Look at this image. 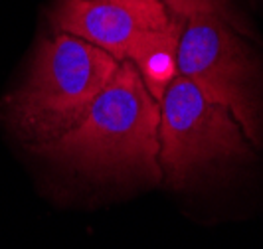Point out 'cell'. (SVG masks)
I'll return each instance as SVG.
<instances>
[{
    "label": "cell",
    "instance_id": "6da1fadb",
    "mask_svg": "<svg viewBox=\"0 0 263 249\" xmlns=\"http://www.w3.org/2000/svg\"><path fill=\"white\" fill-rule=\"evenodd\" d=\"M160 103L148 93L131 60L64 132L38 150L55 162L97 178L162 176L158 164Z\"/></svg>",
    "mask_w": 263,
    "mask_h": 249
},
{
    "label": "cell",
    "instance_id": "7a4b0ae2",
    "mask_svg": "<svg viewBox=\"0 0 263 249\" xmlns=\"http://www.w3.org/2000/svg\"><path fill=\"white\" fill-rule=\"evenodd\" d=\"M121 62L71 34L44 40L24 81L6 97V117L24 139L64 132L115 78Z\"/></svg>",
    "mask_w": 263,
    "mask_h": 249
},
{
    "label": "cell",
    "instance_id": "3957f363",
    "mask_svg": "<svg viewBox=\"0 0 263 249\" xmlns=\"http://www.w3.org/2000/svg\"><path fill=\"white\" fill-rule=\"evenodd\" d=\"M241 131L224 105L178 73L160 101V170L174 188H182L202 172L250 157Z\"/></svg>",
    "mask_w": 263,
    "mask_h": 249
},
{
    "label": "cell",
    "instance_id": "277c9868",
    "mask_svg": "<svg viewBox=\"0 0 263 249\" xmlns=\"http://www.w3.org/2000/svg\"><path fill=\"white\" fill-rule=\"evenodd\" d=\"M178 73L224 105L251 141H257L259 67L230 22L212 14L186 18L178 44Z\"/></svg>",
    "mask_w": 263,
    "mask_h": 249
},
{
    "label": "cell",
    "instance_id": "5b68a950",
    "mask_svg": "<svg viewBox=\"0 0 263 249\" xmlns=\"http://www.w3.org/2000/svg\"><path fill=\"white\" fill-rule=\"evenodd\" d=\"M55 34H71L127 60L131 46L151 28L141 16L117 0H58L50 12Z\"/></svg>",
    "mask_w": 263,
    "mask_h": 249
},
{
    "label": "cell",
    "instance_id": "8992f818",
    "mask_svg": "<svg viewBox=\"0 0 263 249\" xmlns=\"http://www.w3.org/2000/svg\"><path fill=\"white\" fill-rule=\"evenodd\" d=\"M184 22V18L176 16L168 26L146 30L127 53V60L135 64L145 87L158 103L178 75V44Z\"/></svg>",
    "mask_w": 263,
    "mask_h": 249
},
{
    "label": "cell",
    "instance_id": "52a82bcc",
    "mask_svg": "<svg viewBox=\"0 0 263 249\" xmlns=\"http://www.w3.org/2000/svg\"><path fill=\"white\" fill-rule=\"evenodd\" d=\"M164 4V8L171 14L178 16V18H190V16H198V14H212V16H220L222 20L230 22L232 26L246 32L243 24L237 20L232 0H160Z\"/></svg>",
    "mask_w": 263,
    "mask_h": 249
},
{
    "label": "cell",
    "instance_id": "ba28073f",
    "mask_svg": "<svg viewBox=\"0 0 263 249\" xmlns=\"http://www.w3.org/2000/svg\"><path fill=\"white\" fill-rule=\"evenodd\" d=\"M121 4H125L127 8H131L137 16H141L151 28H164L168 26L172 20L176 18L171 14L160 0H117Z\"/></svg>",
    "mask_w": 263,
    "mask_h": 249
}]
</instances>
